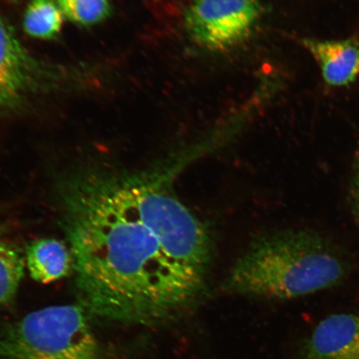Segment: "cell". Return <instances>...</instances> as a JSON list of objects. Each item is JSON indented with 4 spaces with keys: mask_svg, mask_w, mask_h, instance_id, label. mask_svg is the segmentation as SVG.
Here are the masks:
<instances>
[{
    "mask_svg": "<svg viewBox=\"0 0 359 359\" xmlns=\"http://www.w3.org/2000/svg\"><path fill=\"white\" fill-rule=\"evenodd\" d=\"M135 213L164 254L206 279L213 242L208 227L174 194L167 174L156 170L116 173Z\"/></svg>",
    "mask_w": 359,
    "mask_h": 359,
    "instance_id": "obj_3",
    "label": "cell"
},
{
    "mask_svg": "<svg viewBox=\"0 0 359 359\" xmlns=\"http://www.w3.org/2000/svg\"><path fill=\"white\" fill-rule=\"evenodd\" d=\"M303 46L320 67L327 86L343 88L359 79V40L304 38Z\"/></svg>",
    "mask_w": 359,
    "mask_h": 359,
    "instance_id": "obj_8",
    "label": "cell"
},
{
    "mask_svg": "<svg viewBox=\"0 0 359 359\" xmlns=\"http://www.w3.org/2000/svg\"><path fill=\"white\" fill-rule=\"evenodd\" d=\"M303 359H359V314L325 318L305 344Z\"/></svg>",
    "mask_w": 359,
    "mask_h": 359,
    "instance_id": "obj_7",
    "label": "cell"
},
{
    "mask_svg": "<svg viewBox=\"0 0 359 359\" xmlns=\"http://www.w3.org/2000/svg\"><path fill=\"white\" fill-rule=\"evenodd\" d=\"M351 193L354 213H355L359 224V143L355 152V156H354Z\"/></svg>",
    "mask_w": 359,
    "mask_h": 359,
    "instance_id": "obj_13",
    "label": "cell"
},
{
    "mask_svg": "<svg viewBox=\"0 0 359 359\" xmlns=\"http://www.w3.org/2000/svg\"><path fill=\"white\" fill-rule=\"evenodd\" d=\"M26 254L31 278L41 284L62 279L74 267L70 250L56 239L34 241L27 248Z\"/></svg>",
    "mask_w": 359,
    "mask_h": 359,
    "instance_id": "obj_9",
    "label": "cell"
},
{
    "mask_svg": "<svg viewBox=\"0 0 359 359\" xmlns=\"http://www.w3.org/2000/svg\"><path fill=\"white\" fill-rule=\"evenodd\" d=\"M37 67L0 20V111L20 102L34 86Z\"/></svg>",
    "mask_w": 359,
    "mask_h": 359,
    "instance_id": "obj_6",
    "label": "cell"
},
{
    "mask_svg": "<svg viewBox=\"0 0 359 359\" xmlns=\"http://www.w3.org/2000/svg\"><path fill=\"white\" fill-rule=\"evenodd\" d=\"M65 15L56 0H30L24 16V29L31 37L52 39L60 33Z\"/></svg>",
    "mask_w": 359,
    "mask_h": 359,
    "instance_id": "obj_10",
    "label": "cell"
},
{
    "mask_svg": "<svg viewBox=\"0 0 359 359\" xmlns=\"http://www.w3.org/2000/svg\"><path fill=\"white\" fill-rule=\"evenodd\" d=\"M65 17L76 25L91 26L107 19L110 0H56Z\"/></svg>",
    "mask_w": 359,
    "mask_h": 359,
    "instance_id": "obj_12",
    "label": "cell"
},
{
    "mask_svg": "<svg viewBox=\"0 0 359 359\" xmlns=\"http://www.w3.org/2000/svg\"><path fill=\"white\" fill-rule=\"evenodd\" d=\"M25 259L15 245L0 241V305L10 302L25 273Z\"/></svg>",
    "mask_w": 359,
    "mask_h": 359,
    "instance_id": "obj_11",
    "label": "cell"
},
{
    "mask_svg": "<svg viewBox=\"0 0 359 359\" xmlns=\"http://www.w3.org/2000/svg\"><path fill=\"white\" fill-rule=\"evenodd\" d=\"M61 193L76 290L88 313L156 326L180 320L199 302L205 278L164 254L135 213L116 173L80 174Z\"/></svg>",
    "mask_w": 359,
    "mask_h": 359,
    "instance_id": "obj_1",
    "label": "cell"
},
{
    "mask_svg": "<svg viewBox=\"0 0 359 359\" xmlns=\"http://www.w3.org/2000/svg\"><path fill=\"white\" fill-rule=\"evenodd\" d=\"M346 260L325 238L309 229L267 233L255 239L226 280L233 293L290 299L338 285Z\"/></svg>",
    "mask_w": 359,
    "mask_h": 359,
    "instance_id": "obj_2",
    "label": "cell"
},
{
    "mask_svg": "<svg viewBox=\"0 0 359 359\" xmlns=\"http://www.w3.org/2000/svg\"><path fill=\"white\" fill-rule=\"evenodd\" d=\"M263 15L260 0H191L184 22L187 34L201 47L226 51L248 39Z\"/></svg>",
    "mask_w": 359,
    "mask_h": 359,
    "instance_id": "obj_5",
    "label": "cell"
},
{
    "mask_svg": "<svg viewBox=\"0 0 359 359\" xmlns=\"http://www.w3.org/2000/svg\"><path fill=\"white\" fill-rule=\"evenodd\" d=\"M0 359H106L80 304L55 305L31 312L4 327Z\"/></svg>",
    "mask_w": 359,
    "mask_h": 359,
    "instance_id": "obj_4",
    "label": "cell"
}]
</instances>
